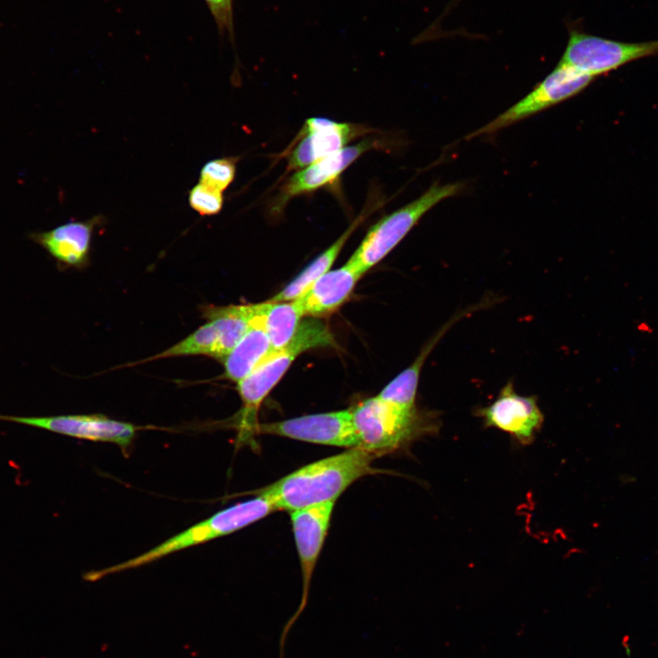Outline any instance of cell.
Listing matches in <instances>:
<instances>
[{
    "instance_id": "cell-1",
    "label": "cell",
    "mask_w": 658,
    "mask_h": 658,
    "mask_svg": "<svg viewBox=\"0 0 658 658\" xmlns=\"http://www.w3.org/2000/svg\"><path fill=\"white\" fill-rule=\"evenodd\" d=\"M376 457L359 448L349 449L301 467L259 491L278 511L289 513L335 502L356 480L380 472L372 466Z\"/></svg>"
},
{
    "instance_id": "cell-2",
    "label": "cell",
    "mask_w": 658,
    "mask_h": 658,
    "mask_svg": "<svg viewBox=\"0 0 658 658\" xmlns=\"http://www.w3.org/2000/svg\"><path fill=\"white\" fill-rule=\"evenodd\" d=\"M351 412L358 448L376 456L437 434L441 426L439 411L408 410L378 396L358 403Z\"/></svg>"
},
{
    "instance_id": "cell-3",
    "label": "cell",
    "mask_w": 658,
    "mask_h": 658,
    "mask_svg": "<svg viewBox=\"0 0 658 658\" xmlns=\"http://www.w3.org/2000/svg\"><path fill=\"white\" fill-rule=\"evenodd\" d=\"M254 497L215 513L135 557L86 573L84 579L96 581L114 573L148 565L180 550L230 535L277 511L266 494L259 490L254 491Z\"/></svg>"
},
{
    "instance_id": "cell-4",
    "label": "cell",
    "mask_w": 658,
    "mask_h": 658,
    "mask_svg": "<svg viewBox=\"0 0 658 658\" xmlns=\"http://www.w3.org/2000/svg\"><path fill=\"white\" fill-rule=\"evenodd\" d=\"M462 188V183L432 184L419 197L374 224L347 262L363 275L382 260L429 210Z\"/></svg>"
},
{
    "instance_id": "cell-5",
    "label": "cell",
    "mask_w": 658,
    "mask_h": 658,
    "mask_svg": "<svg viewBox=\"0 0 658 658\" xmlns=\"http://www.w3.org/2000/svg\"><path fill=\"white\" fill-rule=\"evenodd\" d=\"M310 349H313L311 341L297 332L285 347L271 351L246 377L237 383L242 403L235 426L238 430L237 446L258 447L255 437L259 434L258 412L262 401L295 358Z\"/></svg>"
},
{
    "instance_id": "cell-6",
    "label": "cell",
    "mask_w": 658,
    "mask_h": 658,
    "mask_svg": "<svg viewBox=\"0 0 658 658\" xmlns=\"http://www.w3.org/2000/svg\"><path fill=\"white\" fill-rule=\"evenodd\" d=\"M653 56H658V39L623 42L571 29L559 63L596 78Z\"/></svg>"
},
{
    "instance_id": "cell-7",
    "label": "cell",
    "mask_w": 658,
    "mask_h": 658,
    "mask_svg": "<svg viewBox=\"0 0 658 658\" xmlns=\"http://www.w3.org/2000/svg\"><path fill=\"white\" fill-rule=\"evenodd\" d=\"M594 77L559 63L528 94L491 122L472 132L467 140L499 132L581 92Z\"/></svg>"
},
{
    "instance_id": "cell-8",
    "label": "cell",
    "mask_w": 658,
    "mask_h": 658,
    "mask_svg": "<svg viewBox=\"0 0 658 658\" xmlns=\"http://www.w3.org/2000/svg\"><path fill=\"white\" fill-rule=\"evenodd\" d=\"M335 502L291 512V522L302 570V592L300 604L286 621L279 639L278 658H284L287 636L304 610L312 577L327 535Z\"/></svg>"
},
{
    "instance_id": "cell-9",
    "label": "cell",
    "mask_w": 658,
    "mask_h": 658,
    "mask_svg": "<svg viewBox=\"0 0 658 658\" xmlns=\"http://www.w3.org/2000/svg\"><path fill=\"white\" fill-rule=\"evenodd\" d=\"M0 420L16 422L76 439L111 442L123 454L129 452L139 427L100 414L58 415L45 417L0 414Z\"/></svg>"
},
{
    "instance_id": "cell-10",
    "label": "cell",
    "mask_w": 658,
    "mask_h": 658,
    "mask_svg": "<svg viewBox=\"0 0 658 658\" xmlns=\"http://www.w3.org/2000/svg\"><path fill=\"white\" fill-rule=\"evenodd\" d=\"M473 415L482 419L484 428L506 432L522 446L534 442L545 419L537 398L516 393L513 380L502 387L490 405L475 409Z\"/></svg>"
},
{
    "instance_id": "cell-11",
    "label": "cell",
    "mask_w": 658,
    "mask_h": 658,
    "mask_svg": "<svg viewBox=\"0 0 658 658\" xmlns=\"http://www.w3.org/2000/svg\"><path fill=\"white\" fill-rule=\"evenodd\" d=\"M259 433L327 446L358 448L351 409L260 424Z\"/></svg>"
},
{
    "instance_id": "cell-12",
    "label": "cell",
    "mask_w": 658,
    "mask_h": 658,
    "mask_svg": "<svg viewBox=\"0 0 658 658\" xmlns=\"http://www.w3.org/2000/svg\"><path fill=\"white\" fill-rule=\"evenodd\" d=\"M363 125L322 117L308 119L288 154V169L300 170L347 146L367 133Z\"/></svg>"
},
{
    "instance_id": "cell-13",
    "label": "cell",
    "mask_w": 658,
    "mask_h": 658,
    "mask_svg": "<svg viewBox=\"0 0 658 658\" xmlns=\"http://www.w3.org/2000/svg\"><path fill=\"white\" fill-rule=\"evenodd\" d=\"M377 146V140L364 139L298 170L281 186L273 204L275 211H281L290 199L297 196L334 183L358 157Z\"/></svg>"
},
{
    "instance_id": "cell-14",
    "label": "cell",
    "mask_w": 658,
    "mask_h": 658,
    "mask_svg": "<svg viewBox=\"0 0 658 658\" xmlns=\"http://www.w3.org/2000/svg\"><path fill=\"white\" fill-rule=\"evenodd\" d=\"M104 221L101 215L85 220H70L48 230L28 233L59 268H81L88 262L94 228Z\"/></svg>"
},
{
    "instance_id": "cell-15",
    "label": "cell",
    "mask_w": 658,
    "mask_h": 658,
    "mask_svg": "<svg viewBox=\"0 0 658 658\" xmlns=\"http://www.w3.org/2000/svg\"><path fill=\"white\" fill-rule=\"evenodd\" d=\"M361 277L348 262L327 271L296 299L303 315L316 318L334 312L349 298Z\"/></svg>"
},
{
    "instance_id": "cell-16",
    "label": "cell",
    "mask_w": 658,
    "mask_h": 658,
    "mask_svg": "<svg viewBox=\"0 0 658 658\" xmlns=\"http://www.w3.org/2000/svg\"><path fill=\"white\" fill-rule=\"evenodd\" d=\"M251 310L249 329L222 360L225 377L237 383L246 377L271 352L265 328L262 302L251 304Z\"/></svg>"
},
{
    "instance_id": "cell-17",
    "label": "cell",
    "mask_w": 658,
    "mask_h": 658,
    "mask_svg": "<svg viewBox=\"0 0 658 658\" xmlns=\"http://www.w3.org/2000/svg\"><path fill=\"white\" fill-rule=\"evenodd\" d=\"M377 205L378 204L372 208L366 206L359 217L353 221L332 245L308 264L291 282L270 299V301L289 302L301 297L319 278L330 271V268L335 261L349 237L369 213L376 209Z\"/></svg>"
},
{
    "instance_id": "cell-18",
    "label": "cell",
    "mask_w": 658,
    "mask_h": 658,
    "mask_svg": "<svg viewBox=\"0 0 658 658\" xmlns=\"http://www.w3.org/2000/svg\"><path fill=\"white\" fill-rule=\"evenodd\" d=\"M251 313V304L207 306L204 308V317L207 321H213L218 328L217 359L222 361L246 334Z\"/></svg>"
},
{
    "instance_id": "cell-19",
    "label": "cell",
    "mask_w": 658,
    "mask_h": 658,
    "mask_svg": "<svg viewBox=\"0 0 658 658\" xmlns=\"http://www.w3.org/2000/svg\"><path fill=\"white\" fill-rule=\"evenodd\" d=\"M265 328L271 351L285 347L294 335L303 313L296 300L262 302Z\"/></svg>"
},
{
    "instance_id": "cell-20",
    "label": "cell",
    "mask_w": 658,
    "mask_h": 658,
    "mask_svg": "<svg viewBox=\"0 0 658 658\" xmlns=\"http://www.w3.org/2000/svg\"><path fill=\"white\" fill-rule=\"evenodd\" d=\"M218 332L213 321H207L191 334L147 359L138 363L148 362L156 359H163L174 356H207L213 358L218 357Z\"/></svg>"
},
{
    "instance_id": "cell-21",
    "label": "cell",
    "mask_w": 658,
    "mask_h": 658,
    "mask_svg": "<svg viewBox=\"0 0 658 658\" xmlns=\"http://www.w3.org/2000/svg\"><path fill=\"white\" fill-rule=\"evenodd\" d=\"M236 157L216 158L201 168L198 182L223 192L233 182L236 175Z\"/></svg>"
},
{
    "instance_id": "cell-22",
    "label": "cell",
    "mask_w": 658,
    "mask_h": 658,
    "mask_svg": "<svg viewBox=\"0 0 658 658\" xmlns=\"http://www.w3.org/2000/svg\"><path fill=\"white\" fill-rule=\"evenodd\" d=\"M188 203L199 215L214 216L223 207V192L198 182L188 192Z\"/></svg>"
},
{
    "instance_id": "cell-23",
    "label": "cell",
    "mask_w": 658,
    "mask_h": 658,
    "mask_svg": "<svg viewBox=\"0 0 658 658\" xmlns=\"http://www.w3.org/2000/svg\"><path fill=\"white\" fill-rule=\"evenodd\" d=\"M218 26V31H224L231 38L234 37L232 0H205Z\"/></svg>"
}]
</instances>
